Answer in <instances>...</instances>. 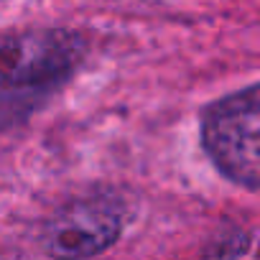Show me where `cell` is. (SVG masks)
Here are the masks:
<instances>
[{
	"label": "cell",
	"instance_id": "obj_1",
	"mask_svg": "<svg viewBox=\"0 0 260 260\" xmlns=\"http://www.w3.org/2000/svg\"><path fill=\"white\" fill-rule=\"evenodd\" d=\"M202 146L219 174L260 191V84L232 92L204 110Z\"/></svg>",
	"mask_w": 260,
	"mask_h": 260
},
{
	"label": "cell",
	"instance_id": "obj_2",
	"mask_svg": "<svg viewBox=\"0 0 260 260\" xmlns=\"http://www.w3.org/2000/svg\"><path fill=\"white\" fill-rule=\"evenodd\" d=\"M84 51V39L61 28L8 34L0 39V92H46L82 64Z\"/></svg>",
	"mask_w": 260,
	"mask_h": 260
},
{
	"label": "cell",
	"instance_id": "obj_3",
	"mask_svg": "<svg viewBox=\"0 0 260 260\" xmlns=\"http://www.w3.org/2000/svg\"><path fill=\"white\" fill-rule=\"evenodd\" d=\"M122 207L110 194H92L61 207L44 230V247L56 257H92L117 242Z\"/></svg>",
	"mask_w": 260,
	"mask_h": 260
}]
</instances>
